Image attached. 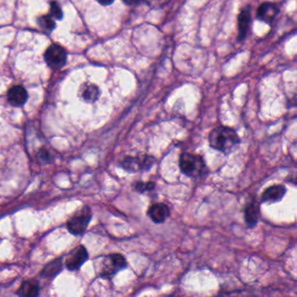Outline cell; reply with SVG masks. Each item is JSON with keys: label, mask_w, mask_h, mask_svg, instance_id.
Returning a JSON list of instances; mask_svg holds the SVG:
<instances>
[{"label": "cell", "mask_w": 297, "mask_h": 297, "mask_svg": "<svg viewBox=\"0 0 297 297\" xmlns=\"http://www.w3.org/2000/svg\"><path fill=\"white\" fill-rule=\"evenodd\" d=\"M180 168L185 175L191 178H198L205 175L208 167L202 156L183 152L180 158Z\"/></svg>", "instance_id": "7a4b0ae2"}, {"label": "cell", "mask_w": 297, "mask_h": 297, "mask_svg": "<svg viewBox=\"0 0 297 297\" xmlns=\"http://www.w3.org/2000/svg\"><path fill=\"white\" fill-rule=\"evenodd\" d=\"M51 17L52 18H56V19H59V20H61L62 17H63V13H62V11H61V8L58 3L56 2H52L51 3Z\"/></svg>", "instance_id": "d6986e66"}, {"label": "cell", "mask_w": 297, "mask_h": 297, "mask_svg": "<svg viewBox=\"0 0 297 297\" xmlns=\"http://www.w3.org/2000/svg\"><path fill=\"white\" fill-rule=\"evenodd\" d=\"M209 141L211 148L225 153L231 152L241 142L234 129L224 126L213 129L209 135Z\"/></svg>", "instance_id": "6da1fadb"}, {"label": "cell", "mask_w": 297, "mask_h": 297, "mask_svg": "<svg viewBox=\"0 0 297 297\" xmlns=\"http://www.w3.org/2000/svg\"><path fill=\"white\" fill-rule=\"evenodd\" d=\"M250 24H251L250 7L246 6L241 10L238 16V32H239L240 40H243L248 35Z\"/></svg>", "instance_id": "8fae6325"}, {"label": "cell", "mask_w": 297, "mask_h": 297, "mask_svg": "<svg viewBox=\"0 0 297 297\" xmlns=\"http://www.w3.org/2000/svg\"><path fill=\"white\" fill-rule=\"evenodd\" d=\"M92 219V212L88 207L83 208L78 213L68 220L67 226L70 233L74 235H79L85 233L90 221Z\"/></svg>", "instance_id": "277c9868"}, {"label": "cell", "mask_w": 297, "mask_h": 297, "mask_svg": "<svg viewBox=\"0 0 297 297\" xmlns=\"http://www.w3.org/2000/svg\"><path fill=\"white\" fill-rule=\"evenodd\" d=\"M61 269H62V262L61 259H58L46 264V267L43 269L41 275L45 278H53L61 272Z\"/></svg>", "instance_id": "9a60e30c"}, {"label": "cell", "mask_w": 297, "mask_h": 297, "mask_svg": "<svg viewBox=\"0 0 297 297\" xmlns=\"http://www.w3.org/2000/svg\"><path fill=\"white\" fill-rule=\"evenodd\" d=\"M260 209L256 202H252L245 209V222L249 228H253L258 223Z\"/></svg>", "instance_id": "4fadbf2b"}, {"label": "cell", "mask_w": 297, "mask_h": 297, "mask_svg": "<svg viewBox=\"0 0 297 297\" xmlns=\"http://www.w3.org/2000/svg\"><path fill=\"white\" fill-rule=\"evenodd\" d=\"M128 267V262L123 255L113 254L106 256L103 260L100 270V276L103 278L110 279Z\"/></svg>", "instance_id": "3957f363"}, {"label": "cell", "mask_w": 297, "mask_h": 297, "mask_svg": "<svg viewBox=\"0 0 297 297\" xmlns=\"http://www.w3.org/2000/svg\"><path fill=\"white\" fill-rule=\"evenodd\" d=\"M286 193V188L283 185H274L270 188H267L262 195V202H280Z\"/></svg>", "instance_id": "7c38bea8"}, {"label": "cell", "mask_w": 297, "mask_h": 297, "mask_svg": "<svg viewBox=\"0 0 297 297\" xmlns=\"http://www.w3.org/2000/svg\"><path fill=\"white\" fill-rule=\"evenodd\" d=\"M7 98L11 106L18 107L25 105L28 99V94L23 86L15 85L8 91Z\"/></svg>", "instance_id": "30bf717a"}, {"label": "cell", "mask_w": 297, "mask_h": 297, "mask_svg": "<svg viewBox=\"0 0 297 297\" xmlns=\"http://www.w3.org/2000/svg\"><path fill=\"white\" fill-rule=\"evenodd\" d=\"M135 188L139 193H144V192L152 190L153 188H155V183L153 181H148V182L139 181L135 183Z\"/></svg>", "instance_id": "ac0fdd59"}, {"label": "cell", "mask_w": 297, "mask_h": 297, "mask_svg": "<svg viewBox=\"0 0 297 297\" xmlns=\"http://www.w3.org/2000/svg\"><path fill=\"white\" fill-rule=\"evenodd\" d=\"M39 158L40 160H42L43 162L48 163L51 159V155L49 152L44 149V150H40V152H39Z\"/></svg>", "instance_id": "ffe728a7"}, {"label": "cell", "mask_w": 297, "mask_h": 297, "mask_svg": "<svg viewBox=\"0 0 297 297\" xmlns=\"http://www.w3.org/2000/svg\"><path fill=\"white\" fill-rule=\"evenodd\" d=\"M88 259V253L84 246H78L68 255L66 259V267L71 271L81 268Z\"/></svg>", "instance_id": "52a82bcc"}, {"label": "cell", "mask_w": 297, "mask_h": 297, "mask_svg": "<svg viewBox=\"0 0 297 297\" xmlns=\"http://www.w3.org/2000/svg\"><path fill=\"white\" fill-rule=\"evenodd\" d=\"M38 23H39V26L45 31L51 32L55 28V22L50 15H45V16L40 17L38 19Z\"/></svg>", "instance_id": "e0dca14e"}, {"label": "cell", "mask_w": 297, "mask_h": 297, "mask_svg": "<svg viewBox=\"0 0 297 297\" xmlns=\"http://www.w3.org/2000/svg\"><path fill=\"white\" fill-rule=\"evenodd\" d=\"M277 13H278V8L276 4L265 2L259 6L256 12V18L261 21L271 25L272 22L275 20Z\"/></svg>", "instance_id": "ba28073f"}, {"label": "cell", "mask_w": 297, "mask_h": 297, "mask_svg": "<svg viewBox=\"0 0 297 297\" xmlns=\"http://www.w3.org/2000/svg\"><path fill=\"white\" fill-rule=\"evenodd\" d=\"M81 94L82 98L85 99V101L94 102L99 98V88L95 85L87 84L84 85V87L82 89Z\"/></svg>", "instance_id": "2e32d148"}, {"label": "cell", "mask_w": 297, "mask_h": 297, "mask_svg": "<svg viewBox=\"0 0 297 297\" xmlns=\"http://www.w3.org/2000/svg\"><path fill=\"white\" fill-rule=\"evenodd\" d=\"M97 1L102 5H109V4H113L114 0H97Z\"/></svg>", "instance_id": "44dd1931"}, {"label": "cell", "mask_w": 297, "mask_h": 297, "mask_svg": "<svg viewBox=\"0 0 297 297\" xmlns=\"http://www.w3.org/2000/svg\"><path fill=\"white\" fill-rule=\"evenodd\" d=\"M45 60L49 67L53 69H60L67 62V53L62 46L53 44L48 47L45 53Z\"/></svg>", "instance_id": "8992f818"}, {"label": "cell", "mask_w": 297, "mask_h": 297, "mask_svg": "<svg viewBox=\"0 0 297 297\" xmlns=\"http://www.w3.org/2000/svg\"><path fill=\"white\" fill-rule=\"evenodd\" d=\"M150 219L154 223H163L170 216L168 206L164 203H156L151 206L148 211Z\"/></svg>", "instance_id": "9c48e42d"}, {"label": "cell", "mask_w": 297, "mask_h": 297, "mask_svg": "<svg viewBox=\"0 0 297 297\" xmlns=\"http://www.w3.org/2000/svg\"><path fill=\"white\" fill-rule=\"evenodd\" d=\"M39 286L36 281L29 280L22 283L18 291V296L25 297H35L39 296Z\"/></svg>", "instance_id": "5bb4252c"}, {"label": "cell", "mask_w": 297, "mask_h": 297, "mask_svg": "<svg viewBox=\"0 0 297 297\" xmlns=\"http://www.w3.org/2000/svg\"><path fill=\"white\" fill-rule=\"evenodd\" d=\"M155 159L152 156H128L121 162V166L126 171L135 173L138 171H148L152 167Z\"/></svg>", "instance_id": "5b68a950"}]
</instances>
